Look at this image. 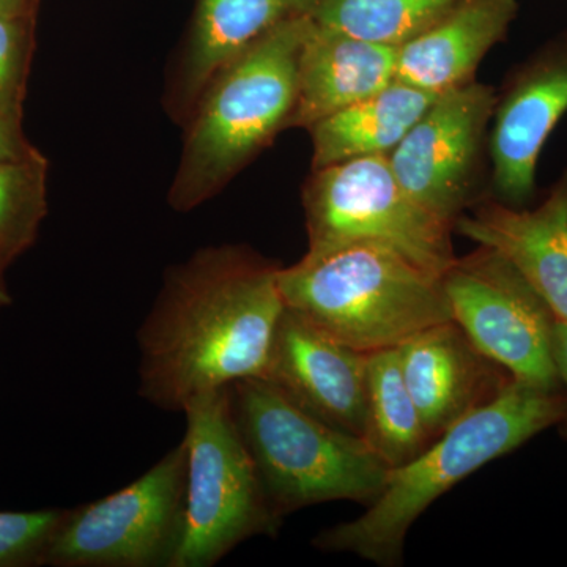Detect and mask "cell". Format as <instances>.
<instances>
[{
    "instance_id": "1",
    "label": "cell",
    "mask_w": 567,
    "mask_h": 567,
    "mask_svg": "<svg viewBox=\"0 0 567 567\" xmlns=\"http://www.w3.org/2000/svg\"><path fill=\"white\" fill-rule=\"evenodd\" d=\"M279 270L244 245L171 267L136 334L141 398L183 413L197 395L262 374L286 311Z\"/></svg>"
},
{
    "instance_id": "22",
    "label": "cell",
    "mask_w": 567,
    "mask_h": 567,
    "mask_svg": "<svg viewBox=\"0 0 567 567\" xmlns=\"http://www.w3.org/2000/svg\"><path fill=\"white\" fill-rule=\"evenodd\" d=\"M33 51L35 18L0 17V111L24 117Z\"/></svg>"
},
{
    "instance_id": "14",
    "label": "cell",
    "mask_w": 567,
    "mask_h": 567,
    "mask_svg": "<svg viewBox=\"0 0 567 567\" xmlns=\"http://www.w3.org/2000/svg\"><path fill=\"white\" fill-rule=\"evenodd\" d=\"M398 350L402 375L431 443L513 380L473 346L454 320L421 331Z\"/></svg>"
},
{
    "instance_id": "8",
    "label": "cell",
    "mask_w": 567,
    "mask_h": 567,
    "mask_svg": "<svg viewBox=\"0 0 567 567\" xmlns=\"http://www.w3.org/2000/svg\"><path fill=\"white\" fill-rule=\"evenodd\" d=\"M185 440L132 484L66 509L43 565L171 567L185 529Z\"/></svg>"
},
{
    "instance_id": "26",
    "label": "cell",
    "mask_w": 567,
    "mask_h": 567,
    "mask_svg": "<svg viewBox=\"0 0 567 567\" xmlns=\"http://www.w3.org/2000/svg\"><path fill=\"white\" fill-rule=\"evenodd\" d=\"M39 0H0V17L35 18Z\"/></svg>"
},
{
    "instance_id": "15",
    "label": "cell",
    "mask_w": 567,
    "mask_h": 567,
    "mask_svg": "<svg viewBox=\"0 0 567 567\" xmlns=\"http://www.w3.org/2000/svg\"><path fill=\"white\" fill-rule=\"evenodd\" d=\"M316 3L317 0H197L192 25L164 89L167 115L185 126L205 89L227 63L281 22L311 14Z\"/></svg>"
},
{
    "instance_id": "13",
    "label": "cell",
    "mask_w": 567,
    "mask_h": 567,
    "mask_svg": "<svg viewBox=\"0 0 567 567\" xmlns=\"http://www.w3.org/2000/svg\"><path fill=\"white\" fill-rule=\"evenodd\" d=\"M454 230L494 249L524 276L555 319L567 322V167L536 208L483 197Z\"/></svg>"
},
{
    "instance_id": "24",
    "label": "cell",
    "mask_w": 567,
    "mask_h": 567,
    "mask_svg": "<svg viewBox=\"0 0 567 567\" xmlns=\"http://www.w3.org/2000/svg\"><path fill=\"white\" fill-rule=\"evenodd\" d=\"M43 153L31 144L22 128V117L0 111V164L29 162Z\"/></svg>"
},
{
    "instance_id": "23",
    "label": "cell",
    "mask_w": 567,
    "mask_h": 567,
    "mask_svg": "<svg viewBox=\"0 0 567 567\" xmlns=\"http://www.w3.org/2000/svg\"><path fill=\"white\" fill-rule=\"evenodd\" d=\"M66 509L0 513V567L43 565Z\"/></svg>"
},
{
    "instance_id": "9",
    "label": "cell",
    "mask_w": 567,
    "mask_h": 567,
    "mask_svg": "<svg viewBox=\"0 0 567 567\" xmlns=\"http://www.w3.org/2000/svg\"><path fill=\"white\" fill-rule=\"evenodd\" d=\"M451 315L473 346L518 382L561 390L554 358L557 319L505 257L480 246L442 276Z\"/></svg>"
},
{
    "instance_id": "17",
    "label": "cell",
    "mask_w": 567,
    "mask_h": 567,
    "mask_svg": "<svg viewBox=\"0 0 567 567\" xmlns=\"http://www.w3.org/2000/svg\"><path fill=\"white\" fill-rule=\"evenodd\" d=\"M518 0H465L398 47L395 81L440 93L475 81L487 52L506 39Z\"/></svg>"
},
{
    "instance_id": "2",
    "label": "cell",
    "mask_w": 567,
    "mask_h": 567,
    "mask_svg": "<svg viewBox=\"0 0 567 567\" xmlns=\"http://www.w3.org/2000/svg\"><path fill=\"white\" fill-rule=\"evenodd\" d=\"M566 420L567 399L561 390L511 380L495 399L451 425L413 461L391 470L382 494L363 516L324 529L316 536L315 546L350 551L377 565H395L413 522L440 495Z\"/></svg>"
},
{
    "instance_id": "7",
    "label": "cell",
    "mask_w": 567,
    "mask_h": 567,
    "mask_svg": "<svg viewBox=\"0 0 567 567\" xmlns=\"http://www.w3.org/2000/svg\"><path fill=\"white\" fill-rule=\"evenodd\" d=\"M308 254L371 244L394 249L443 276L456 260L454 227L417 205L388 155L365 156L312 171L301 192Z\"/></svg>"
},
{
    "instance_id": "16",
    "label": "cell",
    "mask_w": 567,
    "mask_h": 567,
    "mask_svg": "<svg viewBox=\"0 0 567 567\" xmlns=\"http://www.w3.org/2000/svg\"><path fill=\"white\" fill-rule=\"evenodd\" d=\"M398 47L312 20L298 61V93L287 130L311 128L395 81Z\"/></svg>"
},
{
    "instance_id": "12",
    "label": "cell",
    "mask_w": 567,
    "mask_h": 567,
    "mask_svg": "<svg viewBox=\"0 0 567 567\" xmlns=\"http://www.w3.org/2000/svg\"><path fill=\"white\" fill-rule=\"evenodd\" d=\"M365 364L368 354L328 338L286 308L259 377L323 423L364 439Z\"/></svg>"
},
{
    "instance_id": "20",
    "label": "cell",
    "mask_w": 567,
    "mask_h": 567,
    "mask_svg": "<svg viewBox=\"0 0 567 567\" xmlns=\"http://www.w3.org/2000/svg\"><path fill=\"white\" fill-rule=\"evenodd\" d=\"M462 2L465 0H317L311 17L361 39L399 47Z\"/></svg>"
},
{
    "instance_id": "4",
    "label": "cell",
    "mask_w": 567,
    "mask_h": 567,
    "mask_svg": "<svg viewBox=\"0 0 567 567\" xmlns=\"http://www.w3.org/2000/svg\"><path fill=\"white\" fill-rule=\"evenodd\" d=\"M284 305L320 333L361 353L398 349L451 322L442 276L386 246L357 244L305 254L278 276Z\"/></svg>"
},
{
    "instance_id": "18",
    "label": "cell",
    "mask_w": 567,
    "mask_h": 567,
    "mask_svg": "<svg viewBox=\"0 0 567 567\" xmlns=\"http://www.w3.org/2000/svg\"><path fill=\"white\" fill-rule=\"evenodd\" d=\"M436 96L394 81L383 91L315 123L308 130L312 140V171L349 159L390 155Z\"/></svg>"
},
{
    "instance_id": "27",
    "label": "cell",
    "mask_w": 567,
    "mask_h": 567,
    "mask_svg": "<svg viewBox=\"0 0 567 567\" xmlns=\"http://www.w3.org/2000/svg\"><path fill=\"white\" fill-rule=\"evenodd\" d=\"M3 274H6V271L0 270V309L11 305V295L9 287H7L6 278H3Z\"/></svg>"
},
{
    "instance_id": "5",
    "label": "cell",
    "mask_w": 567,
    "mask_h": 567,
    "mask_svg": "<svg viewBox=\"0 0 567 567\" xmlns=\"http://www.w3.org/2000/svg\"><path fill=\"white\" fill-rule=\"evenodd\" d=\"M235 423L279 516L333 499L375 502L390 465L363 436L323 423L260 377L229 386Z\"/></svg>"
},
{
    "instance_id": "6",
    "label": "cell",
    "mask_w": 567,
    "mask_h": 567,
    "mask_svg": "<svg viewBox=\"0 0 567 567\" xmlns=\"http://www.w3.org/2000/svg\"><path fill=\"white\" fill-rule=\"evenodd\" d=\"M188 451L182 543L171 567H212L256 536H275L282 518L237 423L229 386L194 398L183 410Z\"/></svg>"
},
{
    "instance_id": "3",
    "label": "cell",
    "mask_w": 567,
    "mask_h": 567,
    "mask_svg": "<svg viewBox=\"0 0 567 567\" xmlns=\"http://www.w3.org/2000/svg\"><path fill=\"white\" fill-rule=\"evenodd\" d=\"M309 22L311 14L281 22L213 78L183 126L181 163L167 194L175 212L213 199L287 130Z\"/></svg>"
},
{
    "instance_id": "11",
    "label": "cell",
    "mask_w": 567,
    "mask_h": 567,
    "mask_svg": "<svg viewBox=\"0 0 567 567\" xmlns=\"http://www.w3.org/2000/svg\"><path fill=\"white\" fill-rule=\"evenodd\" d=\"M567 112V32L520 63L496 99L491 132L492 197L522 207L535 196L544 145Z\"/></svg>"
},
{
    "instance_id": "10",
    "label": "cell",
    "mask_w": 567,
    "mask_h": 567,
    "mask_svg": "<svg viewBox=\"0 0 567 567\" xmlns=\"http://www.w3.org/2000/svg\"><path fill=\"white\" fill-rule=\"evenodd\" d=\"M498 92L472 81L440 93L423 117L388 155L391 169L417 205L454 227L483 199L488 126Z\"/></svg>"
},
{
    "instance_id": "19",
    "label": "cell",
    "mask_w": 567,
    "mask_h": 567,
    "mask_svg": "<svg viewBox=\"0 0 567 567\" xmlns=\"http://www.w3.org/2000/svg\"><path fill=\"white\" fill-rule=\"evenodd\" d=\"M364 439L391 470L413 461L431 445L402 375L398 349L368 353Z\"/></svg>"
},
{
    "instance_id": "21",
    "label": "cell",
    "mask_w": 567,
    "mask_h": 567,
    "mask_svg": "<svg viewBox=\"0 0 567 567\" xmlns=\"http://www.w3.org/2000/svg\"><path fill=\"white\" fill-rule=\"evenodd\" d=\"M47 156L0 164V270L31 249L48 215Z\"/></svg>"
},
{
    "instance_id": "25",
    "label": "cell",
    "mask_w": 567,
    "mask_h": 567,
    "mask_svg": "<svg viewBox=\"0 0 567 567\" xmlns=\"http://www.w3.org/2000/svg\"><path fill=\"white\" fill-rule=\"evenodd\" d=\"M554 358L561 385L567 388V322L561 320L554 327Z\"/></svg>"
}]
</instances>
